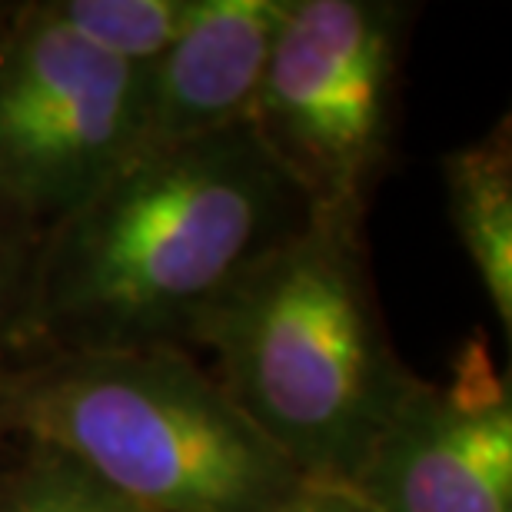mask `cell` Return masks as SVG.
Returning <instances> with one entry per match:
<instances>
[{"mask_svg":"<svg viewBox=\"0 0 512 512\" xmlns=\"http://www.w3.org/2000/svg\"><path fill=\"white\" fill-rule=\"evenodd\" d=\"M306 217L253 127L133 150L40 237L20 356L190 353L233 286Z\"/></svg>","mask_w":512,"mask_h":512,"instance_id":"6da1fadb","label":"cell"},{"mask_svg":"<svg viewBox=\"0 0 512 512\" xmlns=\"http://www.w3.org/2000/svg\"><path fill=\"white\" fill-rule=\"evenodd\" d=\"M193 350L253 429L313 483H353L416 373L376 296L366 220L310 210L210 320Z\"/></svg>","mask_w":512,"mask_h":512,"instance_id":"7a4b0ae2","label":"cell"},{"mask_svg":"<svg viewBox=\"0 0 512 512\" xmlns=\"http://www.w3.org/2000/svg\"><path fill=\"white\" fill-rule=\"evenodd\" d=\"M0 443L64 459L140 512H263L303 486L217 376L170 346L4 363Z\"/></svg>","mask_w":512,"mask_h":512,"instance_id":"3957f363","label":"cell"},{"mask_svg":"<svg viewBox=\"0 0 512 512\" xmlns=\"http://www.w3.org/2000/svg\"><path fill=\"white\" fill-rule=\"evenodd\" d=\"M416 17L406 0H293L250 127L310 210L370 213L396 150Z\"/></svg>","mask_w":512,"mask_h":512,"instance_id":"277c9868","label":"cell"},{"mask_svg":"<svg viewBox=\"0 0 512 512\" xmlns=\"http://www.w3.org/2000/svg\"><path fill=\"white\" fill-rule=\"evenodd\" d=\"M143 70L104 57L47 10L0 0V190L50 227L140 147Z\"/></svg>","mask_w":512,"mask_h":512,"instance_id":"5b68a950","label":"cell"},{"mask_svg":"<svg viewBox=\"0 0 512 512\" xmlns=\"http://www.w3.org/2000/svg\"><path fill=\"white\" fill-rule=\"evenodd\" d=\"M350 486L376 512H512V389L483 333L416 376Z\"/></svg>","mask_w":512,"mask_h":512,"instance_id":"8992f818","label":"cell"},{"mask_svg":"<svg viewBox=\"0 0 512 512\" xmlns=\"http://www.w3.org/2000/svg\"><path fill=\"white\" fill-rule=\"evenodd\" d=\"M290 7L293 0H197L183 34L143 70L140 147L250 127Z\"/></svg>","mask_w":512,"mask_h":512,"instance_id":"52a82bcc","label":"cell"},{"mask_svg":"<svg viewBox=\"0 0 512 512\" xmlns=\"http://www.w3.org/2000/svg\"><path fill=\"white\" fill-rule=\"evenodd\" d=\"M446 213L503 336L512 330V137L509 117L443 157Z\"/></svg>","mask_w":512,"mask_h":512,"instance_id":"ba28073f","label":"cell"},{"mask_svg":"<svg viewBox=\"0 0 512 512\" xmlns=\"http://www.w3.org/2000/svg\"><path fill=\"white\" fill-rule=\"evenodd\" d=\"M197 0H47V10L104 57L147 70L167 54Z\"/></svg>","mask_w":512,"mask_h":512,"instance_id":"9c48e42d","label":"cell"},{"mask_svg":"<svg viewBox=\"0 0 512 512\" xmlns=\"http://www.w3.org/2000/svg\"><path fill=\"white\" fill-rule=\"evenodd\" d=\"M0 459V512H140L64 459L14 446Z\"/></svg>","mask_w":512,"mask_h":512,"instance_id":"30bf717a","label":"cell"},{"mask_svg":"<svg viewBox=\"0 0 512 512\" xmlns=\"http://www.w3.org/2000/svg\"><path fill=\"white\" fill-rule=\"evenodd\" d=\"M44 227L0 190V366L24 353L30 280Z\"/></svg>","mask_w":512,"mask_h":512,"instance_id":"8fae6325","label":"cell"},{"mask_svg":"<svg viewBox=\"0 0 512 512\" xmlns=\"http://www.w3.org/2000/svg\"><path fill=\"white\" fill-rule=\"evenodd\" d=\"M263 512H376V509L346 483H313V479H303V486L296 493H290Z\"/></svg>","mask_w":512,"mask_h":512,"instance_id":"7c38bea8","label":"cell"},{"mask_svg":"<svg viewBox=\"0 0 512 512\" xmlns=\"http://www.w3.org/2000/svg\"><path fill=\"white\" fill-rule=\"evenodd\" d=\"M0 449H4V443H0Z\"/></svg>","mask_w":512,"mask_h":512,"instance_id":"4fadbf2b","label":"cell"}]
</instances>
